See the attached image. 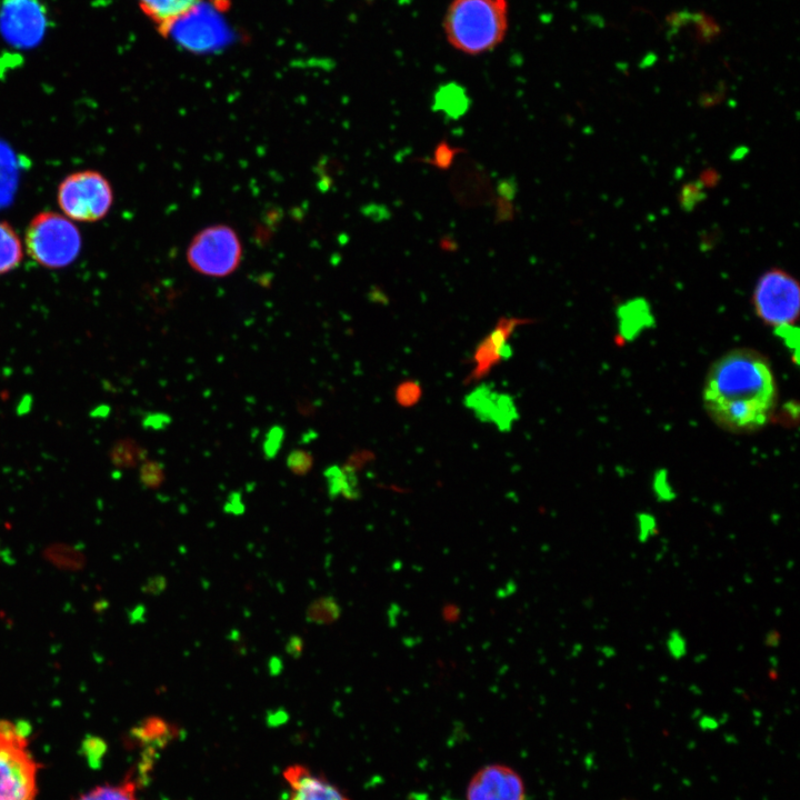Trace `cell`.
<instances>
[{"mask_svg": "<svg viewBox=\"0 0 800 800\" xmlns=\"http://www.w3.org/2000/svg\"><path fill=\"white\" fill-rule=\"evenodd\" d=\"M143 616H144V608L141 606L133 608L132 611L129 613V618L132 623L141 621Z\"/></svg>", "mask_w": 800, "mask_h": 800, "instance_id": "27", "label": "cell"}, {"mask_svg": "<svg viewBox=\"0 0 800 800\" xmlns=\"http://www.w3.org/2000/svg\"><path fill=\"white\" fill-rule=\"evenodd\" d=\"M28 254L40 266L60 269L71 264L81 251V234L66 216L44 211L32 218L26 230Z\"/></svg>", "mask_w": 800, "mask_h": 800, "instance_id": "4", "label": "cell"}, {"mask_svg": "<svg viewBox=\"0 0 800 800\" xmlns=\"http://www.w3.org/2000/svg\"><path fill=\"white\" fill-rule=\"evenodd\" d=\"M284 778L290 787L289 800H348L337 787L302 766L289 767Z\"/></svg>", "mask_w": 800, "mask_h": 800, "instance_id": "11", "label": "cell"}, {"mask_svg": "<svg viewBox=\"0 0 800 800\" xmlns=\"http://www.w3.org/2000/svg\"><path fill=\"white\" fill-rule=\"evenodd\" d=\"M658 534V523L656 518L648 512L637 516V539L640 543H647Z\"/></svg>", "mask_w": 800, "mask_h": 800, "instance_id": "19", "label": "cell"}, {"mask_svg": "<svg viewBox=\"0 0 800 800\" xmlns=\"http://www.w3.org/2000/svg\"><path fill=\"white\" fill-rule=\"evenodd\" d=\"M507 30V0H452L443 17L447 41L470 56L493 50Z\"/></svg>", "mask_w": 800, "mask_h": 800, "instance_id": "2", "label": "cell"}, {"mask_svg": "<svg viewBox=\"0 0 800 800\" xmlns=\"http://www.w3.org/2000/svg\"><path fill=\"white\" fill-rule=\"evenodd\" d=\"M467 800H524V786L511 768L491 764L473 776Z\"/></svg>", "mask_w": 800, "mask_h": 800, "instance_id": "9", "label": "cell"}, {"mask_svg": "<svg viewBox=\"0 0 800 800\" xmlns=\"http://www.w3.org/2000/svg\"><path fill=\"white\" fill-rule=\"evenodd\" d=\"M752 303L764 324L792 338L791 329L799 318L800 286L797 279L780 268H771L757 280Z\"/></svg>", "mask_w": 800, "mask_h": 800, "instance_id": "5", "label": "cell"}, {"mask_svg": "<svg viewBox=\"0 0 800 800\" xmlns=\"http://www.w3.org/2000/svg\"><path fill=\"white\" fill-rule=\"evenodd\" d=\"M74 800H140L137 794V783L127 778L118 783L99 784L81 793Z\"/></svg>", "mask_w": 800, "mask_h": 800, "instance_id": "14", "label": "cell"}, {"mask_svg": "<svg viewBox=\"0 0 800 800\" xmlns=\"http://www.w3.org/2000/svg\"><path fill=\"white\" fill-rule=\"evenodd\" d=\"M700 724H701V727H703V728L711 729V728H714V727L717 726V721H716L714 718L704 716L703 718H701Z\"/></svg>", "mask_w": 800, "mask_h": 800, "instance_id": "28", "label": "cell"}, {"mask_svg": "<svg viewBox=\"0 0 800 800\" xmlns=\"http://www.w3.org/2000/svg\"><path fill=\"white\" fill-rule=\"evenodd\" d=\"M324 476L331 498L339 494L349 499H356L359 497L358 481L351 471H346L334 466L329 468L324 472Z\"/></svg>", "mask_w": 800, "mask_h": 800, "instance_id": "15", "label": "cell"}, {"mask_svg": "<svg viewBox=\"0 0 800 800\" xmlns=\"http://www.w3.org/2000/svg\"><path fill=\"white\" fill-rule=\"evenodd\" d=\"M200 2L201 0H138L142 12L163 37L168 36L172 27Z\"/></svg>", "mask_w": 800, "mask_h": 800, "instance_id": "12", "label": "cell"}, {"mask_svg": "<svg viewBox=\"0 0 800 800\" xmlns=\"http://www.w3.org/2000/svg\"><path fill=\"white\" fill-rule=\"evenodd\" d=\"M340 612V606L333 597H322L310 603L306 619L310 623L329 624L339 618Z\"/></svg>", "mask_w": 800, "mask_h": 800, "instance_id": "16", "label": "cell"}, {"mask_svg": "<svg viewBox=\"0 0 800 800\" xmlns=\"http://www.w3.org/2000/svg\"><path fill=\"white\" fill-rule=\"evenodd\" d=\"M167 587V579L163 576H152L141 586V591L146 594L158 596Z\"/></svg>", "mask_w": 800, "mask_h": 800, "instance_id": "23", "label": "cell"}, {"mask_svg": "<svg viewBox=\"0 0 800 800\" xmlns=\"http://www.w3.org/2000/svg\"><path fill=\"white\" fill-rule=\"evenodd\" d=\"M58 204L67 218L80 222L101 220L113 203L108 179L98 171L83 170L67 176L58 188Z\"/></svg>", "mask_w": 800, "mask_h": 800, "instance_id": "7", "label": "cell"}, {"mask_svg": "<svg viewBox=\"0 0 800 800\" xmlns=\"http://www.w3.org/2000/svg\"><path fill=\"white\" fill-rule=\"evenodd\" d=\"M287 464L292 472L304 474L311 468L312 458L308 452L294 450L289 454Z\"/></svg>", "mask_w": 800, "mask_h": 800, "instance_id": "20", "label": "cell"}, {"mask_svg": "<svg viewBox=\"0 0 800 800\" xmlns=\"http://www.w3.org/2000/svg\"><path fill=\"white\" fill-rule=\"evenodd\" d=\"M778 401L770 363L759 352L733 349L710 368L703 404L710 418L731 432H752L772 417Z\"/></svg>", "mask_w": 800, "mask_h": 800, "instance_id": "1", "label": "cell"}, {"mask_svg": "<svg viewBox=\"0 0 800 800\" xmlns=\"http://www.w3.org/2000/svg\"><path fill=\"white\" fill-rule=\"evenodd\" d=\"M666 649L670 658L681 660L688 653V641L683 633L678 629L669 631L666 639Z\"/></svg>", "mask_w": 800, "mask_h": 800, "instance_id": "18", "label": "cell"}, {"mask_svg": "<svg viewBox=\"0 0 800 800\" xmlns=\"http://www.w3.org/2000/svg\"><path fill=\"white\" fill-rule=\"evenodd\" d=\"M161 473L160 467L157 463L151 462L143 466L141 469V480L144 484L153 487L160 483Z\"/></svg>", "mask_w": 800, "mask_h": 800, "instance_id": "22", "label": "cell"}, {"mask_svg": "<svg viewBox=\"0 0 800 800\" xmlns=\"http://www.w3.org/2000/svg\"><path fill=\"white\" fill-rule=\"evenodd\" d=\"M284 432L281 427H273L268 432L263 442V452L267 458L271 459L277 456L283 441Z\"/></svg>", "mask_w": 800, "mask_h": 800, "instance_id": "21", "label": "cell"}, {"mask_svg": "<svg viewBox=\"0 0 800 800\" xmlns=\"http://www.w3.org/2000/svg\"><path fill=\"white\" fill-rule=\"evenodd\" d=\"M286 651L292 658H300L303 651V640L299 636H291L286 643Z\"/></svg>", "mask_w": 800, "mask_h": 800, "instance_id": "25", "label": "cell"}, {"mask_svg": "<svg viewBox=\"0 0 800 800\" xmlns=\"http://www.w3.org/2000/svg\"><path fill=\"white\" fill-rule=\"evenodd\" d=\"M27 720H0V800H36L39 763L29 748Z\"/></svg>", "mask_w": 800, "mask_h": 800, "instance_id": "3", "label": "cell"}, {"mask_svg": "<svg viewBox=\"0 0 800 800\" xmlns=\"http://www.w3.org/2000/svg\"><path fill=\"white\" fill-rule=\"evenodd\" d=\"M466 100L464 91L454 83L444 86L437 93V101L440 107L450 113H454L456 111L461 112L462 109L466 108Z\"/></svg>", "mask_w": 800, "mask_h": 800, "instance_id": "17", "label": "cell"}, {"mask_svg": "<svg viewBox=\"0 0 800 800\" xmlns=\"http://www.w3.org/2000/svg\"><path fill=\"white\" fill-rule=\"evenodd\" d=\"M23 259V248L14 229L0 221V274L16 269Z\"/></svg>", "mask_w": 800, "mask_h": 800, "instance_id": "13", "label": "cell"}, {"mask_svg": "<svg viewBox=\"0 0 800 800\" xmlns=\"http://www.w3.org/2000/svg\"><path fill=\"white\" fill-rule=\"evenodd\" d=\"M453 154V149H451L447 143H443L437 148L432 160L436 166L447 168L450 164Z\"/></svg>", "mask_w": 800, "mask_h": 800, "instance_id": "24", "label": "cell"}, {"mask_svg": "<svg viewBox=\"0 0 800 800\" xmlns=\"http://www.w3.org/2000/svg\"><path fill=\"white\" fill-rule=\"evenodd\" d=\"M464 404L479 420L494 424L500 431H509L518 418L513 399L488 384H481L469 392Z\"/></svg>", "mask_w": 800, "mask_h": 800, "instance_id": "10", "label": "cell"}, {"mask_svg": "<svg viewBox=\"0 0 800 800\" xmlns=\"http://www.w3.org/2000/svg\"><path fill=\"white\" fill-rule=\"evenodd\" d=\"M241 258V240L228 224L218 223L200 230L187 248L190 268L208 277L222 278L233 273Z\"/></svg>", "mask_w": 800, "mask_h": 800, "instance_id": "6", "label": "cell"}, {"mask_svg": "<svg viewBox=\"0 0 800 800\" xmlns=\"http://www.w3.org/2000/svg\"><path fill=\"white\" fill-rule=\"evenodd\" d=\"M51 26L41 0H0V34L17 49L39 46Z\"/></svg>", "mask_w": 800, "mask_h": 800, "instance_id": "8", "label": "cell"}, {"mask_svg": "<svg viewBox=\"0 0 800 800\" xmlns=\"http://www.w3.org/2000/svg\"><path fill=\"white\" fill-rule=\"evenodd\" d=\"M764 644L768 648H777L780 644L781 636L779 631L772 629L769 630L764 636Z\"/></svg>", "mask_w": 800, "mask_h": 800, "instance_id": "26", "label": "cell"}]
</instances>
